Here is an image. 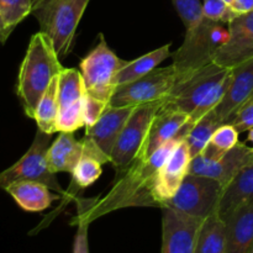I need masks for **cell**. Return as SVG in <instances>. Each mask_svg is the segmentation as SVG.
<instances>
[{"instance_id": "13", "label": "cell", "mask_w": 253, "mask_h": 253, "mask_svg": "<svg viewBox=\"0 0 253 253\" xmlns=\"http://www.w3.org/2000/svg\"><path fill=\"white\" fill-rule=\"evenodd\" d=\"M229 37L217 51L214 62L232 69L253 59V11L239 15L227 24Z\"/></svg>"}, {"instance_id": "30", "label": "cell", "mask_w": 253, "mask_h": 253, "mask_svg": "<svg viewBox=\"0 0 253 253\" xmlns=\"http://www.w3.org/2000/svg\"><path fill=\"white\" fill-rule=\"evenodd\" d=\"M84 126L85 124L83 116V99L73 105L59 110L58 120H57L58 132H74Z\"/></svg>"}, {"instance_id": "23", "label": "cell", "mask_w": 253, "mask_h": 253, "mask_svg": "<svg viewBox=\"0 0 253 253\" xmlns=\"http://www.w3.org/2000/svg\"><path fill=\"white\" fill-rule=\"evenodd\" d=\"M169 47L170 43L165 44V46L160 47L155 51L148 52V53L143 54V56L138 57L133 61L127 62L126 66L119 72L118 86L131 83V82L146 76L151 71L157 68L165 59H167L170 56Z\"/></svg>"}, {"instance_id": "6", "label": "cell", "mask_w": 253, "mask_h": 253, "mask_svg": "<svg viewBox=\"0 0 253 253\" xmlns=\"http://www.w3.org/2000/svg\"><path fill=\"white\" fill-rule=\"evenodd\" d=\"M126 63L109 48L104 35L99 34V42L79 64L86 93L110 104L118 88V74Z\"/></svg>"}, {"instance_id": "37", "label": "cell", "mask_w": 253, "mask_h": 253, "mask_svg": "<svg viewBox=\"0 0 253 253\" xmlns=\"http://www.w3.org/2000/svg\"><path fill=\"white\" fill-rule=\"evenodd\" d=\"M10 35H11V32L7 30L6 25H5L4 20H2L1 15H0V42H1V43H5L6 40L9 39Z\"/></svg>"}, {"instance_id": "15", "label": "cell", "mask_w": 253, "mask_h": 253, "mask_svg": "<svg viewBox=\"0 0 253 253\" xmlns=\"http://www.w3.org/2000/svg\"><path fill=\"white\" fill-rule=\"evenodd\" d=\"M193 125L187 114L163 104L153 119L147 141L138 158L150 157L158 147L173 138H185Z\"/></svg>"}, {"instance_id": "11", "label": "cell", "mask_w": 253, "mask_h": 253, "mask_svg": "<svg viewBox=\"0 0 253 253\" xmlns=\"http://www.w3.org/2000/svg\"><path fill=\"white\" fill-rule=\"evenodd\" d=\"M252 162V146L239 142L216 161L209 160L204 155L192 158L189 173L216 179L222 187L226 188L236 178V175Z\"/></svg>"}, {"instance_id": "22", "label": "cell", "mask_w": 253, "mask_h": 253, "mask_svg": "<svg viewBox=\"0 0 253 253\" xmlns=\"http://www.w3.org/2000/svg\"><path fill=\"white\" fill-rule=\"evenodd\" d=\"M59 115L58 100V76L51 82L48 88L42 95L41 100L37 104L35 111V121L37 124V130L48 135L58 132L57 131V120Z\"/></svg>"}, {"instance_id": "26", "label": "cell", "mask_w": 253, "mask_h": 253, "mask_svg": "<svg viewBox=\"0 0 253 253\" xmlns=\"http://www.w3.org/2000/svg\"><path fill=\"white\" fill-rule=\"evenodd\" d=\"M85 94L83 76L77 68H63L58 74L59 110L78 103Z\"/></svg>"}, {"instance_id": "27", "label": "cell", "mask_w": 253, "mask_h": 253, "mask_svg": "<svg viewBox=\"0 0 253 253\" xmlns=\"http://www.w3.org/2000/svg\"><path fill=\"white\" fill-rule=\"evenodd\" d=\"M34 0H0V15L7 30L12 32L15 27L32 12Z\"/></svg>"}, {"instance_id": "18", "label": "cell", "mask_w": 253, "mask_h": 253, "mask_svg": "<svg viewBox=\"0 0 253 253\" xmlns=\"http://www.w3.org/2000/svg\"><path fill=\"white\" fill-rule=\"evenodd\" d=\"M220 217L225 226L226 253H251L253 246V199Z\"/></svg>"}, {"instance_id": "24", "label": "cell", "mask_w": 253, "mask_h": 253, "mask_svg": "<svg viewBox=\"0 0 253 253\" xmlns=\"http://www.w3.org/2000/svg\"><path fill=\"white\" fill-rule=\"evenodd\" d=\"M194 253H226L225 226L219 212L210 215L203 221Z\"/></svg>"}, {"instance_id": "20", "label": "cell", "mask_w": 253, "mask_h": 253, "mask_svg": "<svg viewBox=\"0 0 253 253\" xmlns=\"http://www.w3.org/2000/svg\"><path fill=\"white\" fill-rule=\"evenodd\" d=\"M5 192L16 202L22 210L29 212H40L58 200L59 195L53 194L47 185L37 182H16L5 188Z\"/></svg>"}, {"instance_id": "17", "label": "cell", "mask_w": 253, "mask_h": 253, "mask_svg": "<svg viewBox=\"0 0 253 253\" xmlns=\"http://www.w3.org/2000/svg\"><path fill=\"white\" fill-rule=\"evenodd\" d=\"M253 96V59L231 69V81L224 98L214 109L217 119L226 123L249 99Z\"/></svg>"}, {"instance_id": "14", "label": "cell", "mask_w": 253, "mask_h": 253, "mask_svg": "<svg viewBox=\"0 0 253 253\" xmlns=\"http://www.w3.org/2000/svg\"><path fill=\"white\" fill-rule=\"evenodd\" d=\"M190 162L192 156L184 138L156 175L152 193L158 208H162L179 189L182 182L189 173Z\"/></svg>"}, {"instance_id": "4", "label": "cell", "mask_w": 253, "mask_h": 253, "mask_svg": "<svg viewBox=\"0 0 253 253\" xmlns=\"http://www.w3.org/2000/svg\"><path fill=\"white\" fill-rule=\"evenodd\" d=\"M229 37V30L222 22L205 17L192 32H185L184 42L172 54L173 66L177 72V83L187 79L203 67L214 62L217 51Z\"/></svg>"}, {"instance_id": "9", "label": "cell", "mask_w": 253, "mask_h": 253, "mask_svg": "<svg viewBox=\"0 0 253 253\" xmlns=\"http://www.w3.org/2000/svg\"><path fill=\"white\" fill-rule=\"evenodd\" d=\"M224 190L216 179L188 173L177 193L163 207L205 220L219 211Z\"/></svg>"}, {"instance_id": "25", "label": "cell", "mask_w": 253, "mask_h": 253, "mask_svg": "<svg viewBox=\"0 0 253 253\" xmlns=\"http://www.w3.org/2000/svg\"><path fill=\"white\" fill-rule=\"evenodd\" d=\"M220 125H222V123L217 119L215 111L211 110L190 127L189 132L185 136V142L189 147L192 158L199 156L207 148Z\"/></svg>"}, {"instance_id": "3", "label": "cell", "mask_w": 253, "mask_h": 253, "mask_svg": "<svg viewBox=\"0 0 253 253\" xmlns=\"http://www.w3.org/2000/svg\"><path fill=\"white\" fill-rule=\"evenodd\" d=\"M230 81L231 69L212 62L184 81L175 83L165 105L187 114L190 123L195 124L219 105Z\"/></svg>"}, {"instance_id": "36", "label": "cell", "mask_w": 253, "mask_h": 253, "mask_svg": "<svg viewBox=\"0 0 253 253\" xmlns=\"http://www.w3.org/2000/svg\"><path fill=\"white\" fill-rule=\"evenodd\" d=\"M230 7L236 15L247 14L253 11V0H232Z\"/></svg>"}, {"instance_id": "29", "label": "cell", "mask_w": 253, "mask_h": 253, "mask_svg": "<svg viewBox=\"0 0 253 253\" xmlns=\"http://www.w3.org/2000/svg\"><path fill=\"white\" fill-rule=\"evenodd\" d=\"M101 166L103 165L95 158L83 157L72 173L73 184L81 189H84V188L95 183L103 173Z\"/></svg>"}, {"instance_id": "38", "label": "cell", "mask_w": 253, "mask_h": 253, "mask_svg": "<svg viewBox=\"0 0 253 253\" xmlns=\"http://www.w3.org/2000/svg\"><path fill=\"white\" fill-rule=\"evenodd\" d=\"M247 141L252 143V148H253V128L249 130V136H247Z\"/></svg>"}, {"instance_id": "35", "label": "cell", "mask_w": 253, "mask_h": 253, "mask_svg": "<svg viewBox=\"0 0 253 253\" xmlns=\"http://www.w3.org/2000/svg\"><path fill=\"white\" fill-rule=\"evenodd\" d=\"M90 222L84 217L78 216L77 221V232L74 235L73 253H89L88 227Z\"/></svg>"}, {"instance_id": "33", "label": "cell", "mask_w": 253, "mask_h": 253, "mask_svg": "<svg viewBox=\"0 0 253 253\" xmlns=\"http://www.w3.org/2000/svg\"><path fill=\"white\" fill-rule=\"evenodd\" d=\"M108 106L109 103L94 98L85 91L83 96V116L85 127L93 126L98 121V119L103 115L104 111L108 109Z\"/></svg>"}, {"instance_id": "10", "label": "cell", "mask_w": 253, "mask_h": 253, "mask_svg": "<svg viewBox=\"0 0 253 253\" xmlns=\"http://www.w3.org/2000/svg\"><path fill=\"white\" fill-rule=\"evenodd\" d=\"M177 83V72L173 64L157 67L146 76L119 85L114 91L110 106H138L141 104L165 100Z\"/></svg>"}, {"instance_id": "28", "label": "cell", "mask_w": 253, "mask_h": 253, "mask_svg": "<svg viewBox=\"0 0 253 253\" xmlns=\"http://www.w3.org/2000/svg\"><path fill=\"white\" fill-rule=\"evenodd\" d=\"M175 10L179 14L185 32H192L205 19L203 2L200 0H172Z\"/></svg>"}, {"instance_id": "2", "label": "cell", "mask_w": 253, "mask_h": 253, "mask_svg": "<svg viewBox=\"0 0 253 253\" xmlns=\"http://www.w3.org/2000/svg\"><path fill=\"white\" fill-rule=\"evenodd\" d=\"M52 40L43 32L32 35L17 76L16 94L27 118L34 119L37 104L51 84L63 71Z\"/></svg>"}, {"instance_id": "40", "label": "cell", "mask_w": 253, "mask_h": 253, "mask_svg": "<svg viewBox=\"0 0 253 253\" xmlns=\"http://www.w3.org/2000/svg\"><path fill=\"white\" fill-rule=\"evenodd\" d=\"M251 253H253V246H252V250H251Z\"/></svg>"}, {"instance_id": "32", "label": "cell", "mask_w": 253, "mask_h": 253, "mask_svg": "<svg viewBox=\"0 0 253 253\" xmlns=\"http://www.w3.org/2000/svg\"><path fill=\"white\" fill-rule=\"evenodd\" d=\"M203 10L207 19L222 24H229L231 20L239 16L224 0H203Z\"/></svg>"}, {"instance_id": "21", "label": "cell", "mask_w": 253, "mask_h": 253, "mask_svg": "<svg viewBox=\"0 0 253 253\" xmlns=\"http://www.w3.org/2000/svg\"><path fill=\"white\" fill-rule=\"evenodd\" d=\"M253 199V162L241 170L225 188L219 205V215L227 214L244 203Z\"/></svg>"}, {"instance_id": "7", "label": "cell", "mask_w": 253, "mask_h": 253, "mask_svg": "<svg viewBox=\"0 0 253 253\" xmlns=\"http://www.w3.org/2000/svg\"><path fill=\"white\" fill-rule=\"evenodd\" d=\"M51 135L37 130L35 140L27 152L7 169L0 173V188H5L16 182H37L47 185L51 190L64 194L56 173L49 169L48 153Z\"/></svg>"}, {"instance_id": "12", "label": "cell", "mask_w": 253, "mask_h": 253, "mask_svg": "<svg viewBox=\"0 0 253 253\" xmlns=\"http://www.w3.org/2000/svg\"><path fill=\"white\" fill-rule=\"evenodd\" d=\"M161 253H194L198 235L204 220L163 207Z\"/></svg>"}, {"instance_id": "1", "label": "cell", "mask_w": 253, "mask_h": 253, "mask_svg": "<svg viewBox=\"0 0 253 253\" xmlns=\"http://www.w3.org/2000/svg\"><path fill=\"white\" fill-rule=\"evenodd\" d=\"M184 138H173L158 147L150 157L137 158L124 172L116 174L115 183L104 199L90 204V200L78 203V216L89 222L106 212L128 207H157L153 198L156 175Z\"/></svg>"}, {"instance_id": "5", "label": "cell", "mask_w": 253, "mask_h": 253, "mask_svg": "<svg viewBox=\"0 0 253 253\" xmlns=\"http://www.w3.org/2000/svg\"><path fill=\"white\" fill-rule=\"evenodd\" d=\"M89 0H34L32 12L40 31L52 40L59 58L71 52L76 30Z\"/></svg>"}, {"instance_id": "39", "label": "cell", "mask_w": 253, "mask_h": 253, "mask_svg": "<svg viewBox=\"0 0 253 253\" xmlns=\"http://www.w3.org/2000/svg\"><path fill=\"white\" fill-rule=\"evenodd\" d=\"M224 1H226L227 2V4H231V2H232V0H224Z\"/></svg>"}, {"instance_id": "8", "label": "cell", "mask_w": 253, "mask_h": 253, "mask_svg": "<svg viewBox=\"0 0 253 253\" xmlns=\"http://www.w3.org/2000/svg\"><path fill=\"white\" fill-rule=\"evenodd\" d=\"M166 100L141 104L132 111L111 153L110 163L116 169V174L127 169L141 155L153 119Z\"/></svg>"}, {"instance_id": "16", "label": "cell", "mask_w": 253, "mask_h": 253, "mask_svg": "<svg viewBox=\"0 0 253 253\" xmlns=\"http://www.w3.org/2000/svg\"><path fill=\"white\" fill-rule=\"evenodd\" d=\"M136 106H108L103 115L90 127H86L83 140L95 146L110 158L121 131Z\"/></svg>"}, {"instance_id": "31", "label": "cell", "mask_w": 253, "mask_h": 253, "mask_svg": "<svg viewBox=\"0 0 253 253\" xmlns=\"http://www.w3.org/2000/svg\"><path fill=\"white\" fill-rule=\"evenodd\" d=\"M240 132L230 124H222L212 135L208 146L219 155H224L239 143Z\"/></svg>"}, {"instance_id": "34", "label": "cell", "mask_w": 253, "mask_h": 253, "mask_svg": "<svg viewBox=\"0 0 253 253\" xmlns=\"http://www.w3.org/2000/svg\"><path fill=\"white\" fill-rule=\"evenodd\" d=\"M225 124L232 125L240 133L253 128V96L249 99Z\"/></svg>"}, {"instance_id": "19", "label": "cell", "mask_w": 253, "mask_h": 253, "mask_svg": "<svg viewBox=\"0 0 253 253\" xmlns=\"http://www.w3.org/2000/svg\"><path fill=\"white\" fill-rule=\"evenodd\" d=\"M84 155L85 147L82 140L74 137V132H58V137L52 142L47 153L49 169L56 174L61 172L72 174Z\"/></svg>"}]
</instances>
